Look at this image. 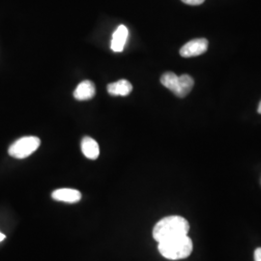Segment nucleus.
Instances as JSON below:
<instances>
[{
    "instance_id": "1",
    "label": "nucleus",
    "mask_w": 261,
    "mask_h": 261,
    "mask_svg": "<svg viewBox=\"0 0 261 261\" xmlns=\"http://www.w3.org/2000/svg\"><path fill=\"white\" fill-rule=\"evenodd\" d=\"M190 224L186 219L180 216H169L159 221L153 229V237L157 242H162L173 237L188 235Z\"/></svg>"
},
{
    "instance_id": "2",
    "label": "nucleus",
    "mask_w": 261,
    "mask_h": 261,
    "mask_svg": "<svg viewBox=\"0 0 261 261\" xmlns=\"http://www.w3.org/2000/svg\"><path fill=\"white\" fill-rule=\"evenodd\" d=\"M193 241L188 235L173 237L168 240L159 242L160 253L170 260L184 259L193 252Z\"/></svg>"
},
{
    "instance_id": "3",
    "label": "nucleus",
    "mask_w": 261,
    "mask_h": 261,
    "mask_svg": "<svg viewBox=\"0 0 261 261\" xmlns=\"http://www.w3.org/2000/svg\"><path fill=\"white\" fill-rule=\"evenodd\" d=\"M41 140L37 137H23L10 146L8 153L13 158H28L39 148Z\"/></svg>"
},
{
    "instance_id": "4",
    "label": "nucleus",
    "mask_w": 261,
    "mask_h": 261,
    "mask_svg": "<svg viewBox=\"0 0 261 261\" xmlns=\"http://www.w3.org/2000/svg\"><path fill=\"white\" fill-rule=\"evenodd\" d=\"M208 48V41L204 38L195 39L188 42L180 49V56L182 57H194L204 54Z\"/></svg>"
},
{
    "instance_id": "5",
    "label": "nucleus",
    "mask_w": 261,
    "mask_h": 261,
    "mask_svg": "<svg viewBox=\"0 0 261 261\" xmlns=\"http://www.w3.org/2000/svg\"><path fill=\"white\" fill-rule=\"evenodd\" d=\"M128 37H129L128 28L123 24L119 25L112 35V45H111L112 50L115 53H122Z\"/></svg>"
},
{
    "instance_id": "6",
    "label": "nucleus",
    "mask_w": 261,
    "mask_h": 261,
    "mask_svg": "<svg viewBox=\"0 0 261 261\" xmlns=\"http://www.w3.org/2000/svg\"><path fill=\"white\" fill-rule=\"evenodd\" d=\"M51 196L55 200L67 203H75L82 199V194L74 189H58L51 194Z\"/></svg>"
},
{
    "instance_id": "7",
    "label": "nucleus",
    "mask_w": 261,
    "mask_h": 261,
    "mask_svg": "<svg viewBox=\"0 0 261 261\" xmlns=\"http://www.w3.org/2000/svg\"><path fill=\"white\" fill-rule=\"evenodd\" d=\"M96 93L95 85L91 81H84L79 84L74 91V97L79 101H87L92 99Z\"/></svg>"
},
{
    "instance_id": "8",
    "label": "nucleus",
    "mask_w": 261,
    "mask_h": 261,
    "mask_svg": "<svg viewBox=\"0 0 261 261\" xmlns=\"http://www.w3.org/2000/svg\"><path fill=\"white\" fill-rule=\"evenodd\" d=\"M82 151L84 156L90 160H96L100 155L99 144L92 138L85 137L82 140Z\"/></svg>"
},
{
    "instance_id": "9",
    "label": "nucleus",
    "mask_w": 261,
    "mask_h": 261,
    "mask_svg": "<svg viewBox=\"0 0 261 261\" xmlns=\"http://www.w3.org/2000/svg\"><path fill=\"white\" fill-rule=\"evenodd\" d=\"M133 86L127 80H120L108 85V92L112 96H127L132 92Z\"/></svg>"
},
{
    "instance_id": "10",
    "label": "nucleus",
    "mask_w": 261,
    "mask_h": 261,
    "mask_svg": "<svg viewBox=\"0 0 261 261\" xmlns=\"http://www.w3.org/2000/svg\"><path fill=\"white\" fill-rule=\"evenodd\" d=\"M194 79L189 75H180L178 79L177 91L175 95L179 98H184L190 93L194 87Z\"/></svg>"
},
{
    "instance_id": "11",
    "label": "nucleus",
    "mask_w": 261,
    "mask_h": 261,
    "mask_svg": "<svg viewBox=\"0 0 261 261\" xmlns=\"http://www.w3.org/2000/svg\"><path fill=\"white\" fill-rule=\"evenodd\" d=\"M178 79L179 76L172 72L165 73L161 77V84L167 87L171 92L176 93L178 87Z\"/></svg>"
},
{
    "instance_id": "12",
    "label": "nucleus",
    "mask_w": 261,
    "mask_h": 261,
    "mask_svg": "<svg viewBox=\"0 0 261 261\" xmlns=\"http://www.w3.org/2000/svg\"><path fill=\"white\" fill-rule=\"evenodd\" d=\"M182 2H184L185 4H188V5H200V4H202L205 0H181Z\"/></svg>"
},
{
    "instance_id": "13",
    "label": "nucleus",
    "mask_w": 261,
    "mask_h": 261,
    "mask_svg": "<svg viewBox=\"0 0 261 261\" xmlns=\"http://www.w3.org/2000/svg\"><path fill=\"white\" fill-rule=\"evenodd\" d=\"M254 261H261V248H257L254 251Z\"/></svg>"
},
{
    "instance_id": "14",
    "label": "nucleus",
    "mask_w": 261,
    "mask_h": 261,
    "mask_svg": "<svg viewBox=\"0 0 261 261\" xmlns=\"http://www.w3.org/2000/svg\"><path fill=\"white\" fill-rule=\"evenodd\" d=\"M4 239H5V235L0 232V242H2Z\"/></svg>"
},
{
    "instance_id": "15",
    "label": "nucleus",
    "mask_w": 261,
    "mask_h": 261,
    "mask_svg": "<svg viewBox=\"0 0 261 261\" xmlns=\"http://www.w3.org/2000/svg\"><path fill=\"white\" fill-rule=\"evenodd\" d=\"M257 112L258 113H260L261 114V102L259 103V106H258V109H257Z\"/></svg>"
}]
</instances>
